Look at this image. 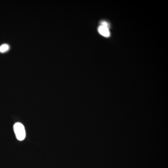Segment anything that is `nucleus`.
Here are the masks:
<instances>
[{
	"label": "nucleus",
	"instance_id": "obj_1",
	"mask_svg": "<svg viewBox=\"0 0 168 168\" xmlns=\"http://www.w3.org/2000/svg\"><path fill=\"white\" fill-rule=\"evenodd\" d=\"M13 130L16 137L19 141H22L26 137V131L24 125L20 122H17L13 126Z\"/></svg>",
	"mask_w": 168,
	"mask_h": 168
},
{
	"label": "nucleus",
	"instance_id": "obj_2",
	"mask_svg": "<svg viewBox=\"0 0 168 168\" xmlns=\"http://www.w3.org/2000/svg\"><path fill=\"white\" fill-rule=\"evenodd\" d=\"M98 30L99 33L103 36L108 37L110 36L109 26L105 22H103L101 23V25L98 28Z\"/></svg>",
	"mask_w": 168,
	"mask_h": 168
},
{
	"label": "nucleus",
	"instance_id": "obj_3",
	"mask_svg": "<svg viewBox=\"0 0 168 168\" xmlns=\"http://www.w3.org/2000/svg\"><path fill=\"white\" fill-rule=\"evenodd\" d=\"M9 45L6 44H4L0 46V52L3 53L7 51L9 49Z\"/></svg>",
	"mask_w": 168,
	"mask_h": 168
}]
</instances>
